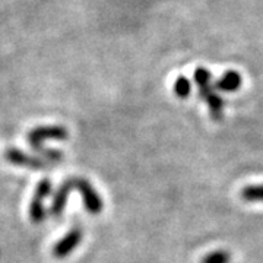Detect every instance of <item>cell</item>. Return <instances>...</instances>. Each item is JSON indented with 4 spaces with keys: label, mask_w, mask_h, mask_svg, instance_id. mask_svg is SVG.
I'll list each match as a JSON object with an SVG mask.
<instances>
[{
    "label": "cell",
    "mask_w": 263,
    "mask_h": 263,
    "mask_svg": "<svg viewBox=\"0 0 263 263\" xmlns=\"http://www.w3.org/2000/svg\"><path fill=\"white\" fill-rule=\"evenodd\" d=\"M231 262V254L227 250H216L212 253L206 254L200 263H230Z\"/></svg>",
    "instance_id": "11"
},
{
    "label": "cell",
    "mask_w": 263,
    "mask_h": 263,
    "mask_svg": "<svg viewBox=\"0 0 263 263\" xmlns=\"http://www.w3.org/2000/svg\"><path fill=\"white\" fill-rule=\"evenodd\" d=\"M82 238H84L82 230L73 228V230H70L65 237H62V238L57 241L56 245H54V247H53V252H51V253H53V256H54L56 259H65V257H67L69 254L75 250L78 246L81 245Z\"/></svg>",
    "instance_id": "3"
},
{
    "label": "cell",
    "mask_w": 263,
    "mask_h": 263,
    "mask_svg": "<svg viewBox=\"0 0 263 263\" xmlns=\"http://www.w3.org/2000/svg\"><path fill=\"white\" fill-rule=\"evenodd\" d=\"M73 189V179L66 180L65 183L57 189V192L54 193L51 206H50V214L53 216H60V214L65 211L67 199H69V193Z\"/></svg>",
    "instance_id": "6"
},
{
    "label": "cell",
    "mask_w": 263,
    "mask_h": 263,
    "mask_svg": "<svg viewBox=\"0 0 263 263\" xmlns=\"http://www.w3.org/2000/svg\"><path fill=\"white\" fill-rule=\"evenodd\" d=\"M243 84V78L235 70H228L214 85V89L222 92H234Z\"/></svg>",
    "instance_id": "7"
},
{
    "label": "cell",
    "mask_w": 263,
    "mask_h": 263,
    "mask_svg": "<svg viewBox=\"0 0 263 263\" xmlns=\"http://www.w3.org/2000/svg\"><path fill=\"white\" fill-rule=\"evenodd\" d=\"M28 214L31 222H34V224L43 222V221L46 219V208H44V202L40 200V199L32 197V200H31V203H29Z\"/></svg>",
    "instance_id": "8"
},
{
    "label": "cell",
    "mask_w": 263,
    "mask_h": 263,
    "mask_svg": "<svg viewBox=\"0 0 263 263\" xmlns=\"http://www.w3.org/2000/svg\"><path fill=\"white\" fill-rule=\"evenodd\" d=\"M67 138H69V132L63 126H41V127H35L34 130L29 132L27 139L34 149L43 154L44 160L50 161V162H59L63 160V154L60 151L44 149L43 143L47 139L65 141Z\"/></svg>",
    "instance_id": "1"
},
{
    "label": "cell",
    "mask_w": 263,
    "mask_h": 263,
    "mask_svg": "<svg viewBox=\"0 0 263 263\" xmlns=\"http://www.w3.org/2000/svg\"><path fill=\"white\" fill-rule=\"evenodd\" d=\"M73 189H76L81 197L84 200L85 209L92 214V215H98L101 214L104 209L103 197L100 196V193L92 187V184L85 179H73Z\"/></svg>",
    "instance_id": "2"
},
{
    "label": "cell",
    "mask_w": 263,
    "mask_h": 263,
    "mask_svg": "<svg viewBox=\"0 0 263 263\" xmlns=\"http://www.w3.org/2000/svg\"><path fill=\"white\" fill-rule=\"evenodd\" d=\"M211 78H212L211 72L205 67H197L195 73H193V79H195V82H196L199 88L205 86V85H211Z\"/></svg>",
    "instance_id": "13"
},
{
    "label": "cell",
    "mask_w": 263,
    "mask_h": 263,
    "mask_svg": "<svg viewBox=\"0 0 263 263\" xmlns=\"http://www.w3.org/2000/svg\"><path fill=\"white\" fill-rule=\"evenodd\" d=\"M5 160L10 164H13V165L27 167V168H44L50 164V161L44 160L43 157L41 158L32 157V155H28V154L15 149V148H9V149L5 151Z\"/></svg>",
    "instance_id": "4"
},
{
    "label": "cell",
    "mask_w": 263,
    "mask_h": 263,
    "mask_svg": "<svg viewBox=\"0 0 263 263\" xmlns=\"http://www.w3.org/2000/svg\"><path fill=\"white\" fill-rule=\"evenodd\" d=\"M51 190H53V184H51L50 179H43L38 183L37 189H35V193H34V197L44 202L50 196Z\"/></svg>",
    "instance_id": "12"
},
{
    "label": "cell",
    "mask_w": 263,
    "mask_h": 263,
    "mask_svg": "<svg viewBox=\"0 0 263 263\" xmlns=\"http://www.w3.org/2000/svg\"><path fill=\"white\" fill-rule=\"evenodd\" d=\"M192 92V84L187 78L184 76H179L174 82V94L179 98H186Z\"/></svg>",
    "instance_id": "10"
},
{
    "label": "cell",
    "mask_w": 263,
    "mask_h": 263,
    "mask_svg": "<svg viewBox=\"0 0 263 263\" xmlns=\"http://www.w3.org/2000/svg\"><path fill=\"white\" fill-rule=\"evenodd\" d=\"M199 95L200 98L208 104L209 107V113L212 116L214 120H221L222 114H224V101L219 95L216 94V91L211 85H205L199 88Z\"/></svg>",
    "instance_id": "5"
},
{
    "label": "cell",
    "mask_w": 263,
    "mask_h": 263,
    "mask_svg": "<svg viewBox=\"0 0 263 263\" xmlns=\"http://www.w3.org/2000/svg\"><path fill=\"white\" fill-rule=\"evenodd\" d=\"M240 195L246 202H263V184L246 186Z\"/></svg>",
    "instance_id": "9"
}]
</instances>
